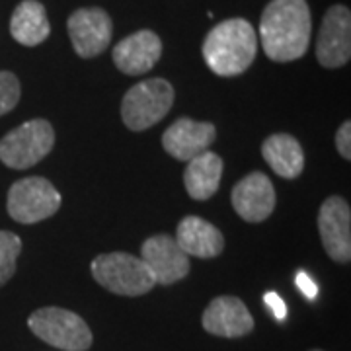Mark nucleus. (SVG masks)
<instances>
[{"label":"nucleus","instance_id":"f257e3e1","mask_svg":"<svg viewBox=\"0 0 351 351\" xmlns=\"http://www.w3.org/2000/svg\"><path fill=\"white\" fill-rule=\"evenodd\" d=\"M311 29L313 22L306 0H271L260 22L265 55L276 63L301 59L308 49Z\"/></svg>","mask_w":351,"mask_h":351},{"label":"nucleus","instance_id":"f03ea898","mask_svg":"<svg viewBox=\"0 0 351 351\" xmlns=\"http://www.w3.org/2000/svg\"><path fill=\"white\" fill-rule=\"evenodd\" d=\"M203 59L219 76H239L250 69L258 51V36L250 22L242 18L225 20L207 34Z\"/></svg>","mask_w":351,"mask_h":351},{"label":"nucleus","instance_id":"7ed1b4c3","mask_svg":"<svg viewBox=\"0 0 351 351\" xmlns=\"http://www.w3.org/2000/svg\"><path fill=\"white\" fill-rule=\"evenodd\" d=\"M90 269L101 287L123 297H141L156 285L145 262L125 252L100 254Z\"/></svg>","mask_w":351,"mask_h":351},{"label":"nucleus","instance_id":"20e7f679","mask_svg":"<svg viewBox=\"0 0 351 351\" xmlns=\"http://www.w3.org/2000/svg\"><path fill=\"white\" fill-rule=\"evenodd\" d=\"M174 104V88L164 78H149L131 88L121 101V117L131 131L156 125Z\"/></svg>","mask_w":351,"mask_h":351},{"label":"nucleus","instance_id":"39448f33","mask_svg":"<svg viewBox=\"0 0 351 351\" xmlns=\"http://www.w3.org/2000/svg\"><path fill=\"white\" fill-rule=\"evenodd\" d=\"M27 326L39 339L63 351H86L92 346L86 322L66 308L43 306L27 318Z\"/></svg>","mask_w":351,"mask_h":351},{"label":"nucleus","instance_id":"423d86ee","mask_svg":"<svg viewBox=\"0 0 351 351\" xmlns=\"http://www.w3.org/2000/svg\"><path fill=\"white\" fill-rule=\"evenodd\" d=\"M55 145V131L45 119H32L12 129L0 141V160L12 170L41 162Z\"/></svg>","mask_w":351,"mask_h":351},{"label":"nucleus","instance_id":"0eeeda50","mask_svg":"<svg viewBox=\"0 0 351 351\" xmlns=\"http://www.w3.org/2000/svg\"><path fill=\"white\" fill-rule=\"evenodd\" d=\"M61 207V193L55 189L49 180L32 176L12 184L8 191L6 209L16 223L34 225L45 221L59 211Z\"/></svg>","mask_w":351,"mask_h":351},{"label":"nucleus","instance_id":"6e6552de","mask_svg":"<svg viewBox=\"0 0 351 351\" xmlns=\"http://www.w3.org/2000/svg\"><path fill=\"white\" fill-rule=\"evenodd\" d=\"M141 260L149 267L154 283L172 285L189 274V256L178 246L174 237L156 234L143 242Z\"/></svg>","mask_w":351,"mask_h":351},{"label":"nucleus","instance_id":"1a4fd4ad","mask_svg":"<svg viewBox=\"0 0 351 351\" xmlns=\"http://www.w3.org/2000/svg\"><path fill=\"white\" fill-rule=\"evenodd\" d=\"M351 57V14L350 8L336 4L322 20L316 41V59L326 69H338Z\"/></svg>","mask_w":351,"mask_h":351},{"label":"nucleus","instance_id":"9d476101","mask_svg":"<svg viewBox=\"0 0 351 351\" xmlns=\"http://www.w3.org/2000/svg\"><path fill=\"white\" fill-rule=\"evenodd\" d=\"M318 230L326 254L338 263L351 260V209L350 203L332 195L328 197L318 213Z\"/></svg>","mask_w":351,"mask_h":351},{"label":"nucleus","instance_id":"9b49d317","mask_svg":"<svg viewBox=\"0 0 351 351\" xmlns=\"http://www.w3.org/2000/svg\"><path fill=\"white\" fill-rule=\"evenodd\" d=\"M69 36L76 55L92 59L108 49L112 39V20L101 8H80L69 18Z\"/></svg>","mask_w":351,"mask_h":351},{"label":"nucleus","instance_id":"f8f14e48","mask_svg":"<svg viewBox=\"0 0 351 351\" xmlns=\"http://www.w3.org/2000/svg\"><path fill=\"white\" fill-rule=\"evenodd\" d=\"M203 330L219 338H242L254 330L250 311L239 297H217L201 316Z\"/></svg>","mask_w":351,"mask_h":351},{"label":"nucleus","instance_id":"ddd939ff","mask_svg":"<svg viewBox=\"0 0 351 351\" xmlns=\"http://www.w3.org/2000/svg\"><path fill=\"white\" fill-rule=\"evenodd\" d=\"M217 138V129L207 121H193L189 117H180L166 129L162 135V147L168 154L178 160L188 162L205 152Z\"/></svg>","mask_w":351,"mask_h":351},{"label":"nucleus","instance_id":"4468645a","mask_svg":"<svg viewBox=\"0 0 351 351\" xmlns=\"http://www.w3.org/2000/svg\"><path fill=\"white\" fill-rule=\"evenodd\" d=\"M232 207L248 223H262L276 209V189L262 172L242 178L232 189Z\"/></svg>","mask_w":351,"mask_h":351},{"label":"nucleus","instance_id":"2eb2a0df","mask_svg":"<svg viewBox=\"0 0 351 351\" xmlns=\"http://www.w3.org/2000/svg\"><path fill=\"white\" fill-rule=\"evenodd\" d=\"M162 55V41L151 29L121 39L113 47V63L125 75L138 76L149 73Z\"/></svg>","mask_w":351,"mask_h":351},{"label":"nucleus","instance_id":"dca6fc26","mask_svg":"<svg viewBox=\"0 0 351 351\" xmlns=\"http://www.w3.org/2000/svg\"><path fill=\"white\" fill-rule=\"evenodd\" d=\"M176 242L188 256L195 258H217L225 248L221 230L201 217H184L176 230Z\"/></svg>","mask_w":351,"mask_h":351},{"label":"nucleus","instance_id":"f3484780","mask_svg":"<svg viewBox=\"0 0 351 351\" xmlns=\"http://www.w3.org/2000/svg\"><path fill=\"white\" fill-rule=\"evenodd\" d=\"M223 160L215 152H201L199 156L188 160L184 172V184L189 197L195 201H205L213 197L221 184Z\"/></svg>","mask_w":351,"mask_h":351},{"label":"nucleus","instance_id":"a211bd4d","mask_svg":"<svg viewBox=\"0 0 351 351\" xmlns=\"http://www.w3.org/2000/svg\"><path fill=\"white\" fill-rule=\"evenodd\" d=\"M12 38L25 47H36L49 38L51 25L43 4L38 0H24L16 6L10 20Z\"/></svg>","mask_w":351,"mask_h":351},{"label":"nucleus","instance_id":"6ab92c4d","mask_svg":"<svg viewBox=\"0 0 351 351\" xmlns=\"http://www.w3.org/2000/svg\"><path fill=\"white\" fill-rule=\"evenodd\" d=\"M262 156L269 164V168L281 178L295 180L302 174L304 154L301 145L287 133H277L265 138L262 145Z\"/></svg>","mask_w":351,"mask_h":351},{"label":"nucleus","instance_id":"aec40b11","mask_svg":"<svg viewBox=\"0 0 351 351\" xmlns=\"http://www.w3.org/2000/svg\"><path fill=\"white\" fill-rule=\"evenodd\" d=\"M22 252V240L10 230H0V287L16 274V262Z\"/></svg>","mask_w":351,"mask_h":351},{"label":"nucleus","instance_id":"412c9836","mask_svg":"<svg viewBox=\"0 0 351 351\" xmlns=\"http://www.w3.org/2000/svg\"><path fill=\"white\" fill-rule=\"evenodd\" d=\"M20 101V80L8 71H0V115L12 112Z\"/></svg>","mask_w":351,"mask_h":351},{"label":"nucleus","instance_id":"4be33fe9","mask_svg":"<svg viewBox=\"0 0 351 351\" xmlns=\"http://www.w3.org/2000/svg\"><path fill=\"white\" fill-rule=\"evenodd\" d=\"M336 147H338V152L350 160L351 158V123L350 121H343L339 125L338 133H336Z\"/></svg>","mask_w":351,"mask_h":351},{"label":"nucleus","instance_id":"5701e85b","mask_svg":"<svg viewBox=\"0 0 351 351\" xmlns=\"http://www.w3.org/2000/svg\"><path fill=\"white\" fill-rule=\"evenodd\" d=\"M263 301H265V304L271 308V313H274V316H276L277 320H285V316H287V306H285V302H283V299L277 295V293H265L263 295Z\"/></svg>","mask_w":351,"mask_h":351},{"label":"nucleus","instance_id":"b1692460","mask_svg":"<svg viewBox=\"0 0 351 351\" xmlns=\"http://www.w3.org/2000/svg\"><path fill=\"white\" fill-rule=\"evenodd\" d=\"M295 281H297V287L301 289L302 295L306 299H314L318 295V287H316V283L311 279V276L306 271H299L297 277H295Z\"/></svg>","mask_w":351,"mask_h":351},{"label":"nucleus","instance_id":"393cba45","mask_svg":"<svg viewBox=\"0 0 351 351\" xmlns=\"http://www.w3.org/2000/svg\"><path fill=\"white\" fill-rule=\"evenodd\" d=\"M313 351H320V350H313Z\"/></svg>","mask_w":351,"mask_h":351}]
</instances>
